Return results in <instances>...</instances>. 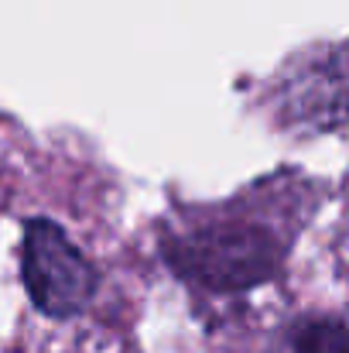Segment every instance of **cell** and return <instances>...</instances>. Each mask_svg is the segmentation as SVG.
Instances as JSON below:
<instances>
[{
    "label": "cell",
    "mask_w": 349,
    "mask_h": 353,
    "mask_svg": "<svg viewBox=\"0 0 349 353\" xmlns=\"http://www.w3.org/2000/svg\"><path fill=\"white\" fill-rule=\"evenodd\" d=\"M171 268L213 292H243L267 281L277 271L281 250L274 236L250 223H213L185 236L168 240L165 247Z\"/></svg>",
    "instance_id": "1"
},
{
    "label": "cell",
    "mask_w": 349,
    "mask_h": 353,
    "mask_svg": "<svg viewBox=\"0 0 349 353\" xmlns=\"http://www.w3.org/2000/svg\"><path fill=\"white\" fill-rule=\"evenodd\" d=\"M21 278L34 309L52 319L79 316L96 292V271L89 257L52 220H31L24 227Z\"/></svg>",
    "instance_id": "2"
},
{
    "label": "cell",
    "mask_w": 349,
    "mask_h": 353,
    "mask_svg": "<svg viewBox=\"0 0 349 353\" xmlns=\"http://www.w3.org/2000/svg\"><path fill=\"white\" fill-rule=\"evenodd\" d=\"M288 353H349V326L336 319H305L288 333Z\"/></svg>",
    "instance_id": "4"
},
{
    "label": "cell",
    "mask_w": 349,
    "mask_h": 353,
    "mask_svg": "<svg viewBox=\"0 0 349 353\" xmlns=\"http://www.w3.org/2000/svg\"><path fill=\"white\" fill-rule=\"evenodd\" d=\"M284 110L288 117L312 127V130H332L349 114V45L336 48L302 72L291 76L284 90Z\"/></svg>",
    "instance_id": "3"
}]
</instances>
